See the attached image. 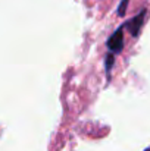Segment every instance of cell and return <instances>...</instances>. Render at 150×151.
Wrapping results in <instances>:
<instances>
[{"label": "cell", "mask_w": 150, "mask_h": 151, "mask_svg": "<svg viewBox=\"0 0 150 151\" xmlns=\"http://www.w3.org/2000/svg\"><path fill=\"white\" fill-rule=\"evenodd\" d=\"M144 151H150V147H147V148H146V150H144Z\"/></svg>", "instance_id": "5b68a950"}, {"label": "cell", "mask_w": 150, "mask_h": 151, "mask_svg": "<svg viewBox=\"0 0 150 151\" xmlns=\"http://www.w3.org/2000/svg\"><path fill=\"white\" fill-rule=\"evenodd\" d=\"M128 3H130V0H121V3H119V6H118V10H116V13H118L119 18H124V16H125Z\"/></svg>", "instance_id": "277c9868"}, {"label": "cell", "mask_w": 150, "mask_h": 151, "mask_svg": "<svg viewBox=\"0 0 150 151\" xmlns=\"http://www.w3.org/2000/svg\"><path fill=\"white\" fill-rule=\"evenodd\" d=\"M144 16H146V9H143L140 13H137L133 19L127 21L124 24V28H128V31H130V34L133 37H138L140 35V29H141V27L144 24Z\"/></svg>", "instance_id": "7a4b0ae2"}, {"label": "cell", "mask_w": 150, "mask_h": 151, "mask_svg": "<svg viewBox=\"0 0 150 151\" xmlns=\"http://www.w3.org/2000/svg\"><path fill=\"white\" fill-rule=\"evenodd\" d=\"M124 25H121L109 38H107V43H106V46H107V50L110 51V53H113V54H119L122 49H124Z\"/></svg>", "instance_id": "6da1fadb"}, {"label": "cell", "mask_w": 150, "mask_h": 151, "mask_svg": "<svg viewBox=\"0 0 150 151\" xmlns=\"http://www.w3.org/2000/svg\"><path fill=\"white\" fill-rule=\"evenodd\" d=\"M113 63H115V54L109 51V54H106V57H104V69H106L107 81H110V70L113 68Z\"/></svg>", "instance_id": "3957f363"}]
</instances>
